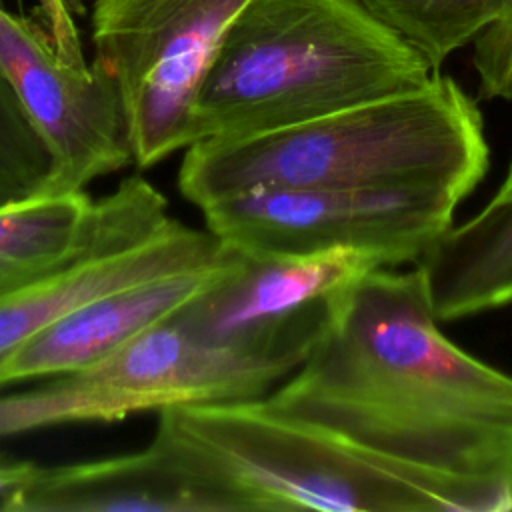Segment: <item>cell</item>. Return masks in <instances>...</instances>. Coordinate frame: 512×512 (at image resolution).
Here are the masks:
<instances>
[{"instance_id": "cell-1", "label": "cell", "mask_w": 512, "mask_h": 512, "mask_svg": "<svg viewBox=\"0 0 512 512\" xmlns=\"http://www.w3.org/2000/svg\"><path fill=\"white\" fill-rule=\"evenodd\" d=\"M418 268L342 290L320 338L262 402L382 458L512 486V376L450 342Z\"/></svg>"}, {"instance_id": "cell-2", "label": "cell", "mask_w": 512, "mask_h": 512, "mask_svg": "<svg viewBox=\"0 0 512 512\" xmlns=\"http://www.w3.org/2000/svg\"><path fill=\"white\" fill-rule=\"evenodd\" d=\"M490 150L476 102L450 76L252 136L204 138L184 150L182 196L198 210L234 194L284 186L422 188L462 200Z\"/></svg>"}, {"instance_id": "cell-3", "label": "cell", "mask_w": 512, "mask_h": 512, "mask_svg": "<svg viewBox=\"0 0 512 512\" xmlns=\"http://www.w3.org/2000/svg\"><path fill=\"white\" fill-rule=\"evenodd\" d=\"M218 512H508L512 486L372 454L260 400L172 406L156 434Z\"/></svg>"}, {"instance_id": "cell-4", "label": "cell", "mask_w": 512, "mask_h": 512, "mask_svg": "<svg viewBox=\"0 0 512 512\" xmlns=\"http://www.w3.org/2000/svg\"><path fill=\"white\" fill-rule=\"evenodd\" d=\"M434 74L358 0H248L198 92L196 142L304 124L416 90Z\"/></svg>"}, {"instance_id": "cell-5", "label": "cell", "mask_w": 512, "mask_h": 512, "mask_svg": "<svg viewBox=\"0 0 512 512\" xmlns=\"http://www.w3.org/2000/svg\"><path fill=\"white\" fill-rule=\"evenodd\" d=\"M292 372L282 360L200 336L174 312L78 370L0 394V440L172 406L260 400Z\"/></svg>"}, {"instance_id": "cell-6", "label": "cell", "mask_w": 512, "mask_h": 512, "mask_svg": "<svg viewBox=\"0 0 512 512\" xmlns=\"http://www.w3.org/2000/svg\"><path fill=\"white\" fill-rule=\"evenodd\" d=\"M248 0H96L92 62L120 96L132 164L150 168L196 142V98Z\"/></svg>"}, {"instance_id": "cell-7", "label": "cell", "mask_w": 512, "mask_h": 512, "mask_svg": "<svg viewBox=\"0 0 512 512\" xmlns=\"http://www.w3.org/2000/svg\"><path fill=\"white\" fill-rule=\"evenodd\" d=\"M460 196L422 188H262L200 208L206 230L242 256L378 250L400 264L454 224Z\"/></svg>"}, {"instance_id": "cell-8", "label": "cell", "mask_w": 512, "mask_h": 512, "mask_svg": "<svg viewBox=\"0 0 512 512\" xmlns=\"http://www.w3.org/2000/svg\"><path fill=\"white\" fill-rule=\"evenodd\" d=\"M238 252L208 230L168 214V200L144 176L112 192L102 236L74 260L0 298V364L88 300L146 278L230 262Z\"/></svg>"}, {"instance_id": "cell-9", "label": "cell", "mask_w": 512, "mask_h": 512, "mask_svg": "<svg viewBox=\"0 0 512 512\" xmlns=\"http://www.w3.org/2000/svg\"><path fill=\"white\" fill-rule=\"evenodd\" d=\"M402 266L378 250L242 256L176 316L200 336L290 364L294 370L328 324L336 296L380 268Z\"/></svg>"}, {"instance_id": "cell-10", "label": "cell", "mask_w": 512, "mask_h": 512, "mask_svg": "<svg viewBox=\"0 0 512 512\" xmlns=\"http://www.w3.org/2000/svg\"><path fill=\"white\" fill-rule=\"evenodd\" d=\"M0 68L52 156L50 192L84 190L132 164L116 86L86 56L64 52L36 12L0 4Z\"/></svg>"}, {"instance_id": "cell-11", "label": "cell", "mask_w": 512, "mask_h": 512, "mask_svg": "<svg viewBox=\"0 0 512 512\" xmlns=\"http://www.w3.org/2000/svg\"><path fill=\"white\" fill-rule=\"evenodd\" d=\"M6 512H218L212 496L158 436L138 452L40 466L12 462L0 488Z\"/></svg>"}, {"instance_id": "cell-12", "label": "cell", "mask_w": 512, "mask_h": 512, "mask_svg": "<svg viewBox=\"0 0 512 512\" xmlns=\"http://www.w3.org/2000/svg\"><path fill=\"white\" fill-rule=\"evenodd\" d=\"M240 260L242 254L224 264L146 278L88 300L12 352L0 364V388L60 376L106 356L170 318Z\"/></svg>"}, {"instance_id": "cell-13", "label": "cell", "mask_w": 512, "mask_h": 512, "mask_svg": "<svg viewBox=\"0 0 512 512\" xmlns=\"http://www.w3.org/2000/svg\"><path fill=\"white\" fill-rule=\"evenodd\" d=\"M438 322L512 304V196L450 224L416 260Z\"/></svg>"}, {"instance_id": "cell-14", "label": "cell", "mask_w": 512, "mask_h": 512, "mask_svg": "<svg viewBox=\"0 0 512 512\" xmlns=\"http://www.w3.org/2000/svg\"><path fill=\"white\" fill-rule=\"evenodd\" d=\"M112 216V192H38L0 204V298L88 250Z\"/></svg>"}, {"instance_id": "cell-15", "label": "cell", "mask_w": 512, "mask_h": 512, "mask_svg": "<svg viewBox=\"0 0 512 512\" xmlns=\"http://www.w3.org/2000/svg\"><path fill=\"white\" fill-rule=\"evenodd\" d=\"M376 20L418 50L432 70L512 14V0H358Z\"/></svg>"}, {"instance_id": "cell-16", "label": "cell", "mask_w": 512, "mask_h": 512, "mask_svg": "<svg viewBox=\"0 0 512 512\" xmlns=\"http://www.w3.org/2000/svg\"><path fill=\"white\" fill-rule=\"evenodd\" d=\"M52 156L0 68V204L50 190Z\"/></svg>"}, {"instance_id": "cell-17", "label": "cell", "mask_w": 512, "mask_h": 512, "mask_svg": "<svg viewBox=\"0 0 512 512\" xmlns=\"http://www.w3.org/2000/svg\"><path fill=\"white\" fill-rule=\"evenodd\" d=\"M36 16L44 22L56 44L74 56H84L78 16L84 12L82 0H36Z\"/></svg>"}, {"instance_id": "cell-18", "label": "cell", "mask_w": 512, "mask_h": 512, "mask_svg": "<svg viewBox=\"0 0 512 512\" xmlns=\"http://www.w3.org/2000/svg\"><path fill=\"white\" fill-rule=\"evenodd\" d=\"M506 196H512V160H510V166H508V172H506L502 184L498 186V190L492 198H506Z\"/></svg>"}, {"instance_id": "cell-19", "label": "cell", "mask_w": 512, "mask_h": 512, "mask_svg": "<svg viewBox=\"0 0 512 512\" xmlns=\"http://www.w3.org/2000/svg\"><path fill=\"white\" fill-rule=\"evenodd\" d=\"M12 462H14V460H8V458L0 456V488H2V484H4L6 472H8V468H10V464H12Z\"/></svg>"}]
</instances>
